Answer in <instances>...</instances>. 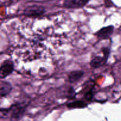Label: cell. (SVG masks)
<instances>
[{
	"mask_svg": "<svg viewBox=\"0 0 121 121\" xmlns=\"http://www.w3.org/2000/svg\"><path fill=\"white\" fill-rule=\"evenodd\" d=\"M30 102L23 101L14 103L9 107V120L10 121H19L22 119L26 112Z\"/></svg>",
	"mask_w": 121,
	"mask_h": 121,
	"instance_id": "cell-1",
	"label": "cell"
},
{
	"mask_svg": "<svg viewBox=\"0 0 121 121\" xmlns=\"http://www.w3.org/2000/svg\"><path fill=\"white\" fill-rule=\"evenodd\" d=\"M101 52L103 54L102 56L95 55L91 58L90 65L92 68H99L106 64L111 53V48L109 46L103 47L101 49Z\"/></svg>",
	"mask_w": 121,
	"mask_h": 121,
	"instance_id": "cell-2",
	"label": "cell"
},
{
	"mask_svg": "<svg viewBox=\"0 0 121 121\" xmlns=\"http://www.w3.org/2000/svg\"><path fill=\"white\" fill-rule=\"evenodd\" d=\"M46 13V9L41 5H31L27 7L24 10L23 14L28 17H38L43 15Z\"/></svg>",
	"mask_w": 121,
	"mask_h": 121,
	"instance_id": "cell-3",
	"label": "cell"
},
{
	"mask_svg": "<svg viewBox=\"0 0 121 121\" xmlns=\"http://www.w3.org/2000/svg\"><path fill=\"white\" fill-rule=\"evenodd\" d=\"M14 71V64L11 60H4L0 67V78L4 79L9 77Z\"/></svg>",
	"mask_w": 121,
	"mask_h": 121,
	"instance_id": "cell-4",
	"label": "cell"
},
{
	"mask_svg": "<svg viewBox=\"0 0 121 121\" xmlns=\"http://www.w3.org/2000/svg\"><path fill=\"white\" fill-rule=\"evenodd\" d=\"M114 26L112 25L105 26L97 31L95 35L99 40H107L111 37L114 31Z\"/></svg>",
	"mask_w": 121,
	"mask_h": 121,
	"instance_id": "cell-5",
	"label": "cell"
},
{
	"mask_svg": "<svg viewBox=\"0 0 121 121\" xmlns=\"http://www.w3.org/2000/svg\"><path fill=\"white\" fill-rule=\"evenodd\" d=\"M90 0H65L63 7L67 9H78L83 7Z\"/></svg>",
	"mask_w": 121,
	"mask_h": 121,
	"instance_id": "cell-6",
	"label": "cell"
},
{
	"mask_svg": "<svg viewBox=\"0 0 121 121\" xmlns=\"http://www.w3.org/2000/svg\"><path fill=\"white\" fill-rule=\"evenodd\" d=\"M13 89V86L9 82L2 79L0 83V96L1 98L9 95Z\"/></svg>",
	"mask_w": 121,
	"mask_h": 121,
	"instance_id": "cell-7",
	"label": "cell"
},
{
	"mask_svg": "<svg viewBox=\"0 0 121 121\" xmlns=\"http://www.w3.org/2000/svg\"><path fill=\"white\" fill-rule=\"evenodd\" d=\"M85 74V72L82 70H74L68 74V81L70 83L73 84L80 80Z\"/></svg>",
	"mask_w": 121,
	"mask_h": 121,
	"instance_id": "cell-8",
	"label": "cell"
},
{
	"mask_svg": "<svg viewBox=\"0 0 121 121\" xmlns=\"http://www.w3.org/2000/svg\"><path fill=\"white\" fill-rule=\"evenodd\" d=\"M88 106V103L86 100H76L72 101L67 104V107L69 109H83Z\"/></svg>",
	"mask_w": 121,
	"mask_h": 121,
	"instance_id": "cell-9",
	"label": "cell"
},
{
	"mask_svg": "<svg viewBox=\"0 0 121 121\" xmlns=\"http://www.w3.org/2000/svg\"><path fill=\"white\" fill-rule=\"evenodd\" d=\"M94 89L93 88L90 89L89 90L87 91L86 93L85 94V99L86 102H91L93 100V98H94Z\"/></svg>",
	"mask_w": 121,
	"mask_h": 121,
	"instance_id": "cell-10",
	"label": "cell"
},
{
	"mask_svg": "<svg viewBox=\"0 0 121 121\" xmlns=\"http://www.w3.org/2000/svg\"><path fill=\"white\" fill-rule=\"evenodd\" d=\"M9 115V107L1 108L0 110V116L1 118H5Z\"/></svg>",
	"mask_w": 121,
	"mask_h": 121,
	"instance_id": "cell-11",
	"label": "cell"
},
{
	"mask_svg": "<svg viewBox=\"0 0 121 121\" xmlns=\"http://www.w3.org/2000/svg\"><path fill=\"white\" fill-rule=\"evenodd\" d=\"M68 94H69V98H74V97H75L76 92L74 88L72 87H71L69 88V89L68 90Z\"/></svg>",
	"mask_w": 121,
	"mask_h": 121,
	"instance_id": "cell-12",
	"label": "cell"
}]
</instances>
